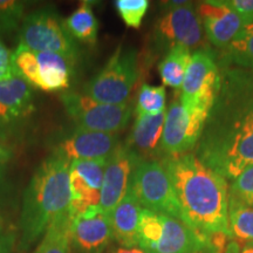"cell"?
<instances>
[{
    "instance_id": "cell-1",
    "label": "cell",
    "mask_w": 253,
    "mask_h": 253,
    "mask_svg": "<svg viewBox=\"0 0 253 253\" xmlns=\"http://www.w3.org/2000/svg\"><path fill=\"white\" fill-rule=\"evenodd\" d=\"M217 96L202 137L197 157L225 179H235L253 164V104L239 79Z\"/></svg>"
},
{
    "instance_id": "cell-2",
    "label": "cell",
    "mask_w": 253,
    "mask_h": 253,
    "mask_svg": "<svg viewBox=\"0 0 253 253\" xmlns=\"http://www.w3.org/2000/svg\"><path fill=\"white\" fill-rule=\"evenodd\" d=\"M161 163L171 181L185 223L207 235L231 236L226 179L191 153L166 156Z\"/></svg>"
},
{
    "instance_id": "cell-3",
    "label": "cell",
    "mask_w": 253,
    "mask_h": 253,
    "mask_svg": "<svg viewBox=\"0 0 253 253\" xmlns=\"http://www.w3.org/2000/svg\"><path fill=\"white\" fill-rule=\"evenodd\" d=\"M69 166L66 158L52 154L42 161L32 176L23 198L19 230V248L26 251L52 221L68 210L71 203Z\"/></svg>"
},
{
    "instance_id": "cell-4",
    "label": "cell",
    "mask_w": 253,
    "mask_h": 253,
    "mask_svg": "<svg viewBox=\"0 0 253 253\" xmlns=\"http://www.w3.org/2000/svg\"><path fill=\"white\" fill-rule=\"evenodd\" d=\"M138 77L137 52L120 45L104 67L84 84V94L103 103H126Z\"/></svg>"
},
{
    "instance_id": "cell-5",
    "label": "cell",
    "mask_w": 253,
    "mask_h": 253,
    "mask_svg": "<svg viewBox=\"0 0 253 253\" xmlns=\"http://www.w3.org/2000/svg\"><path fill=\"white\" fill-rule=\"evenodd\" d=\"M19 33L21 45L33 52L55 53L78 61V43L53 8L43 7L26 15Z\"/></svg>"
},
{
    "instance_id": "cell-6",
    "label": "cell",
    "mask_w": 253,
    "mask_h": 253,
    "mask_svg": "<svg viewBox=\"0 0 253 253\" xmlns=\"http://www.w3.org/2000/svg\"><path fill=\"white\" fill-rule=\"evenodd\" d=\"M61 101L68 116L79 129L91 131L119 134L131 118V107L122 104L103 103L78 91H67L61 95Z\"/></svg>"
},
{
    "instance_id": "cell-7",
    "label": "cell",
    "mask_w": 253,
    "mask_h": 253,
    "mask_svg": "<svg viewBox=\"0 0 253 253\" xmlns=\"http://www.w3.org/2000/svg\"><path fill=\"white\" fill-rule=\"evenodd\" d=\"M130 189L143 209L184 221L171 181L160 161L138 163L132 173Z\"/></svg>"
},
{
    "instance_id": "cell-8",
    "label": "cell",
    "mask_w": 253,
    "mask_h": 253,
    "mask_svg": "<svg viewBox=\"0 0 253 253\" xmlns=\"http://www.w3.org/2000/svg\"><path fill=\"white\" fill-rule=\"evenodd\" d=\"M220 89V78L212 53L197 49L186 68L179 102L189 112L210 115Z\"/></svg>"
},
{
    "instance_id": "cell-9",
    "label": "cell",
    "mask_w": 253,
    "mask_h": 253,
    "mask_svg": "<svg viewBox=\"0 0 253 253\" xmlns=\"http://www.w3.org/2000/svg\"><path fill=\"white\" fill-rule=\"evenodd\" d=\"M208 115L189 112L179 100L172 101L167 110L161 149L167 156L188 154L203 134Z\"/></svg>"
},
{
    "instance_id": "cell-10",
    "label": "cell",
    "mask_w": 253,
    "mask_h": 253,
    "mask_svg": "<svg viewBox=\"0 0 253 253\" xmlns=\"http://www.w3.org/2000/svg\"><path fill=\"white\" fill-rule=\"evenodd\" d=\"M155 37L169 49L175 46L198 48L203 41V26L194 5L186 1L181 6L168 7L156 25Z\"/></svg>"
},
{
    "instance_id": "cell-11",
    "label": "cell",
    "mask_w": 253,
    "mask_h": 253,
    "mask_svg": "<svg viewBox=\"0 0 253 253\" xmlns=\"http://www.w3.org/2000/svg\"><path fill=\"white\" fill-rule=\"evenodd\" d=\"M34 112L33 90L23 79L0 81V141L18 134Z\"/></svg>"
},
{
    "instance_id": "cell-12",
    "label": "cell",
    "mask_w": 253,
    "mask_h": 253,
    "mask_svg": "<svg viewBox=\"0 0 253 253\" xmlns=\"http://www.w3.org/2000/svg\"><path fill=\"white\" fill-rule=\"evenodd\" d=\"M140 162H142L141 158L126 145L120 144L110 155L101 188L100 207L104 213L109 214L125 198L130 189L132 173Z\"/></svg>"
},
{
    "instance_id": "cell-13",
    "label": "cell",
    "mask_w": 253,
    "mask_h": 253,
    "mask_svg": "<svg viewBox=\"0 0 253 253\" xmlns=\"http://www.w3.org/2000/svg\"><path fill=\"white\" fill-rule=\"evenodd\" d=\"M72 248L79 253H102L112 242L113 231L109 214L100 205L89 207L72 220Z\"/></svg>"
},
{
    "instance_id": "cell-14",
    "label": "cell",
    "mask_w": 253,
    "mask_h": 253,
    "mask_svg": "<svg viewBox=\"0 0 253 253\" xmlns=\"http://www.w3.org/2000/svg\"><path fill=\"white\" fill-rule=\"evenodd\" d=\"M119 145V134L77 128L59 142L53 154L66 158L69 162L74 160H100L109 158Z\"/></svg>"
},
{
    "instance_id": "cell-15",
    "label": "cell",
    "mask_w": 253,
    "mask_h": 253,
    "mask_svg": "<svg viewBox=\"0 0 253 253\" xmlns=\"http://www.w3.org/2000/svg\"><path fill=\"white\" fill-rule=\"evenodd\" d=\"M198 15L209 41L218 48H226L244 28L240 18L224 1H203Z\"/></svg>"
},
{
    "instance_id": "cell-16",
    "label": "cell",
    "mask_w": 253,
    "mask_h": 253,
    "mask_svg": "<svg viewBox=\"0 0 253 253\" xmlns=\"http://www.w3.org/2000/svg\"><path fill=\"white\" fill-rule=\"evenodd\" d=\"M163 230L155 246L157 253H201L208 243L207 233L192 229L184 221L162 214Z\"/></svg>"
},
{
    "instance_id": "cell-17",
    "label": "cell",
    "mask_w": 253,
    "mask_h": 253,
    "mask_svg": "<svg viewBox=\"0 0 253 253\" xmlns=\"http://www.w3.org/2000/svg\"><path fill=\"white\" fill-rule=\"evenodd\" d=\"M166 115L167 110L158 115L136 116L130 136L125 145L142 161H151L155 155L162 151L161 141Z\"/></svg>"
},
{
    "instance_id": "cell-18",
    "label": "cell",
    "mask_w": 253,
    "mask_h": 253,
    "mask_svg": "<svg viewBox=\"0 0 253 253\" xmlns=\"http://www.w3.org/2000/svg\"><path fill=\"white\" fill-rule=\"evenodd\" d=\"M142 208L131 189L109 213L113 237L123 248L138 246V221Z\"/></svg>"
},
{
    "instance_id": "cell-19",
    "label": "cell",
    "mask_w": 253,
    "mask_h": 253,
    "mask_svg": "<svg viewBox=\"0 0 253 253\" xmlns=\"http://www.w3.org/2000/svg\"><path fill=\"white\" fill-rule=\"evenodd\" d=\"M39 62L41 80L46 91L66 90L71 86L77 61L55 54V53H36Z\"/></svg>"
},
{
    "instance_id": "cell-20",
    "label": "cell",
    "mask_w": 253,
    "mask_h": 253,
    "mask_svg": "<svg viewBox=\"0 0 253 253\" xmlns=\"http://www.w3.org/2000/svg\"><path fill=\"white\" fill-rule=\"evenodd\" d=\"M63 25L74 40L90 45L96 42L99 21L95 17L90 1H81L79 7L63 20Z\"/></svg>"
},
{
    "instance_id": "cell-21",
    "label": "cell",
    "mask_w": 253,
    "mask_h": 253,
    "mask_svg": "<svg viewBox=\"0 0 253 253\" xmlns=\"http://www.w3.org/2000/svg\"><path fill=\"white\" fill-rule=\"evenodd\" d=\"M71 225L67 210L52 221L34 253H72Z\"/></svg>"
},
{
    "instance_id": "cell-22",
    "label": "cell",
    "mask_w": 253,
    "mask_h": 253,
    "mask_svg": "<svg viewBox=\"0 0 253 253\" xmlns=\"http://www.w3.org/2000/svg\"><path fill=\"white\" fill-rule=\"evenodd\" d=\"M190 59L191 53L186 47L175 46L168 50L167 55L158 66L161 79L166 86L181 89Z\"/></svg>"
},
{
    "instance_id": "cell-23",
    "label": "cell",
    "mask_w": 253,
    "mask_h": 253,
    "mask_svg": "<svg viewBox=\"0 0 253 253\" xmlns=\"http://www.w3.org/2000/svg\"><path fill=\"white\" fill-rule=\"evenodd\" d=\"M11 62L15 77L23 79L30 86L46 91L45 84L41 80L39 62L36 52L19 43L13 54L11 55Z\"/></svg>"
},
{
    "instance_id": "cell-24",
    "label": "cell",
    "mask_w": 253,
    "mask_h": 253,
    "mask_svg": "<svg viewBox=\"0 0 253 253\" xmlns=\"http://www.w3.org/2000/svg\"><path fill=\"white\" fill-rule=\"evenodd\" d=\"M229 227L233 239L253 243V208L229 196Z\"/></svg>"
},
{
    "instance_id": "cell-25",
    "label": "cell",
    "mask_w": 253,
    "mask_h": 253,
    "mask_svg": "<svg viewBox=\"0 0 253 253\" xmlns=\"http://www.w3.org/2000/svg\"><path fill=\"white\" fill-rule=\"evenodd\" d=\"M226 58L240 67L253 69V23L243 28L226 47Z\"/></svg>"
},
{
    "instance_id": "cell-26",
    "label": "cell",
    "mask_w": 253,
    "mask_h": 253,
    "mask_svg": "<svg viewBox=\"0 0 253 253\" xmlns=\"http://www.w3.org/2000/svg\"><path fill=\"white\" fill-rule=\"evenodd\" d=\"M163 230L162 214L142 209L138 221V246L144 251H154Z\"/></svg>"
},
{
    "instance_id": "cell-27",
    "label": "cell",
    "mask_w": 253,
    "mask_h": 253,
    "mask_svg": "<svg viewBox=\"0 0 253 253\" xmlns=\"http://www.w3.org/2000/svg\"><path fill=\"white\" fill-rule=\"evenodd\" d=\"M166 89L163 86L142 84L136 104V115H158L166 109Z\"/></svg>"
},
{
    "instance_id": "cell-28",
    "label": "cell",
    "mask_w": 253,
    "mask_h": 253,
    "mask_svg": "<svg viewBox=\"0 0 253 253\" xmlns=\"http://www.w3.org/2000/svg\"><path fill=\"white\" fill-rule=\"evenodd\" d=\"M108 158L100 160H74L71 162L69 170L78 173L90 188L101 191Z\"/></svg>"
},
{
    "instance_id": "cell-29",
    "label": "cell",
    "mask_w": 253,
    "mask_h": 253,
    "mask_svg": "<svg viewBox=\"0 0 253 253\" xmlns=\"http://www.w3.org/2000/svg\"><path fill=\"white\" fill-rule=\"evenodd\" d=\"M115 7L120 17L128 27L140 28L149 1L148 0H116Z\"/></svg>"
},
{
    "instance_id": "cell-30",
    "label": "cell",
    "mask_w": 253,
    "mask_h": 253,
    "mask_svg": "<svg viewBox=\"0 0 253 253\" xmlns=\"http://www.w3.org/2000/svg\"><path fill=\"white\" fill-rule=\"evenodd\" d=\"M24 9V1L0 0V37L17 30L23 19Z\"/></svg>"
},
{
    "instance_id": "cell-31",
    "label": "cell",
    "mask_w": 253,
    "mask_h": 253,
    "mask_svg": "<svg viewBox=\"0 0 253 253\" xmlns=\"http://www.w3.org/2000/svg\"><path fill=\"white\" fill-rule=\"evenodd\" d=\"M229 196L240 203L253 208V164L233 179Z\"/></svg>"
},
{
    "instance_id": "cell-32",
    "label": "cell",
    "mask_w": 253,
    "mask_h": 253,
    "mask_svg": "<svg viewBox=\"0 0 253 253\" xmlns=\"http://www.w3.org/2000/svg\"><path fill=\"white\" fill-rule=\"evenodd\" d=\"M224 2L236 12L244 26L253 23V0H227Z\"/></svg>"
},
{
    "instance_id": "cell-33",
    "label": "cell",
    "mask_w": 253,
    "mask_h": 253,
    "mask_svg": "<svg viewBox=\"0 0 253 253\" xmlns=\"http://www.w3.org/2000/svg\"><path fill=\"white\" fill-rule=\"evenodd\" d=\"M232 237L225 233H212L208 236V243L201 253H225L226 246Z\"/></svg>"
},
{
    "instance_id": "cell-34",
    "label": "cell",
    "mask_w": 253,
    "mask_h": 253,
    "mask_svg": "<svg viewBox=\"0 0 253 253\" xmlns=\"http://www.w3.org/2000/svg\"><path fill=\"white\" fill-rule=\"evenodd\" d=\"M17 242V231L0 220V253H9Z\"/></svg>"
},
{
    "instance_id": "cell-35",
    "label": "cell",
    "mask_w": 253,
    "mask_h": 253,
    "mask_svg": "<svg viewBox=\"0 0 253 253\" xmlns=\"http://www.w3.org/2000/svg\"><path fill=\"white\" fill-rule=\"evenodd\" d=\"M11 53L0 41V81L15 77L11 62Z\"/></svg>"
},
{
    "instance_id": "cell-36",
    "label": "cell",
    "mask_w": 253,
    "mask_h": 253,
    "mask_svg": "<svg viewBox=\"0 0 253 253\" xmlns=\"http://www.w3.org/2000/svg\"><path fill=\"white\" fill-rule=\"evenodd\" d=\"M225 253H253V244L231 239L226 246Z\"/></svg>"
},
{
    "instance_id": "cell-37",
    "label": "cell",
    "mask_w": 253,
    "mask_h": 253,
    "mask_svg": "<svg viewBox=\"0 0 253 253\" xmlns=\"http://www.w3.org/2000/svg\"><path fill=\"white\" fill-rule=\"evenodd\" d=\"M14 157V151L11 147L5 144L4 142L0 141V168L7 167V164L11 162L12 158Z\"/></svg>"
},
{
    "instance_id": "cell-38",
    "label": "cell",
    "mask_w": 253,
    "mask_h": 253,
    "mask_svg": "<svg viewBox=\"0 0 253 253\" xmlns=\"http://www.w3.org/2000/svg\"><path fill=\"white\" fill-rule=\"evenodd\" d=\"M240 84H242L243 89H244L246 96L249 97L250 102L253 104V77H250L249 79H245V77H242L239 79Z\"/></svg>"
},
{
    "instance_id": "cell-39",
    "label": "cell",
    "mask_w": 253,
    "mask_h": 253,
    "mask_svg": "<svg viewBox=\"0 0 253 253\" xmlns=\"http://www.w3.org/2000/svg\"><path fill=\"white\" fill-rule=\"evenodd\" d=\"M7 183L5 181V168H0V202L4 197L6 188H7Z\"/></svg>"
},
{
    "instance_id": "cell-40",
    "label": "cell",
    "mask_w": 253,
    "mask_h": 253,
    "mask_svg": "<svg viewBox=\"0 0 253 253\" xmlns=\"http://www.w3.org/2000/svg\"><path fill=\"white\" fill-rule=\"evenodd\" d=\"M114 253H147L143 249H141L140 246H135V248H123V246H120L115 250Z\"/></svg>"
},
{
    "instance_id": "cell-41",
    "label": "cell",
    "mask_w": 253,
    "mask_h": 253,
    "mask_svg": "<svg viewBox=\"0 0 253 253\" xmlns=\"http://www.w3.org/2000/svg\"><path fill=\"white\" fill-rule=\"evenodd\" d=\"M147 253H157V252H154V251H145Z\"/></svg>"
},
{
    "instance_id": "cell-42",
    "label": "cell",
    "mask_w": 253,
    "mask_h": 253,
    "mask_svg": "<svg viewBox=\"0 0 253 253\" xmlns=\"http://www.w3.org/2000/svg\"><path fill=\"white\" fill-rule=\"evenodd\" d=\"M252 244H253V243H252Z\"/></svg>"
}]
</instances>
